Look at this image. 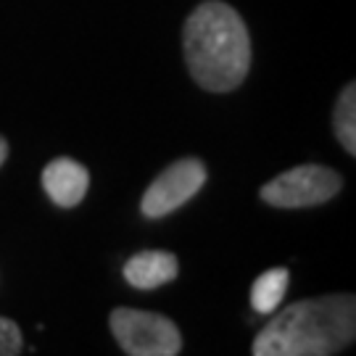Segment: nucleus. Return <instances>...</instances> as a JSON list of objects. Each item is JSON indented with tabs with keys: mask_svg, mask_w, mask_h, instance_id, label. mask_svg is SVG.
<instances>
[{
	"mask_svg": "<svg viewBox=\"0 0 356 356\" xmlns=\"http://www.w3.org/2000/svg\"><path fill=\"white\" fill-rule=\"evenodd\" d=\"M206 182V166L198 159H182L177 164L164 169L151 182V188L143 195L140 211L148 219L172 214L175 209L185 206L191 198L198 195V191Z\"/></svg>",
	"mask_w": 356,
	"mask_h": 356,
	"instance_id": "nucleus-5",
	"label": "nucleus"
},
{
	"mask_svg": "<svg viewBox=\"0 0 356 356\" xmlns=\"http://www.w3.org/2000/svg\"><path fill=\"white\" fill-rule=\"evenodd\" d=\"M185 61L193 79L211 92H229L251 66V40L241 13L227 3H204L191 13L182 32Z\"/></svg>",
	"mask_w": 356,
	"mask_h": 356,
	"instance_id": "nucleus-1",
	"label": "nucleus"
},
{
	"mask_svg": "<svg viewBox=\"0 0 356 356\" xmlns=\"http://www.w3.org/2000/svg\"><path fill=\"white\" fill-rule=\"evenodd\" d=\"M111 332L132 356H175L182 351V335L172 319L119 306L111 312Z\"/></svg>",
	"mask_w": 356,
	"mask_h": 356,
	"instance_id": "nucleus-3",
	"label": "nucleus"
},
{
	"mask_svg": "<svg viewBox=\"0 0 356 356\" xmlns=\"http://www.w3.org/2000/svg\"><path fill=\"white\" fill-rule=\"evenodd\" d=\"M22 351V332L16 322L0 317V356H16Z\"/></svg>",
	"mask_w": 356,
	"mask_h": 356,
	"instance_id": "nucleus-10",
	"label": "nucleus"
},
{
	"mask_svg": "<svg viewBox=\"0 0 356 356\" xmlns=\"http://www.w3.org/2000/svg\"><path fill=\"white\" fill-rule=\"evenodd\" d=\"M285 291H288V269H269V272L256 277L254 288H251V304L259 314H272V312L280 309Z\"/></svg>",
	"mask_w": 356,
	"mask_h": 356,
	"instance_id": "nucleus-8",
	"label": "nucleus"
},
{
	"mask_svg": "<svg viewBox=\"0 0 356 356\" xmlns=\"http://www.w3.org/2000/svg\"><path fill=\"white\" fill-rule=\"evenodd\" d=\"M332 124H335V135L341 145L346 148V153H356V85L351 82L348 88H343L338 106H335V116H332Z\"/></svg>",
	"mask_w": 356,
	"mask_h": 356,
	"instance_id": "nucleus-9",
	"label": "nucleus"
},
{
	"mask_svg": "<svg viewBox=\"0 0 356 356\" xmlns=\"http://www.w3.org/2000/svg\"><path fill=\"white\" fill-rule=\"evenodd\" d=\"M6 156H8V143L0 138V166H3V161H6Z\"/></svg>",
	"mask_w": 356,
	"mask_h": 356,
	"instance_id": "nucleus-11",
	"label": "nucleus"
},
{
	"mask_svg": "<svg viewBox=\"0 0 356 356\" xmlns=\"http://www.w3.org/2000/svg\"><path fill=\"white\" fill-rule=\"evenodd\" d=\"M177 275H179L177 256L166 254V251H143V254H135L124 264V280L132 288H140V291L161 288V285L175 280Z\"/></svg>",
	"mask_w": 356,
	"mask_h": 356,
	"instance_id": "nucleus-7",
	"label": "nucleus"
},
{
	"mask_svg": "<svg viewBox=\"0 0 356 356\" xmlns=\"http://www.w3.org/2000/svg\"><path fill=\"white\" fill-rule=\"evenodd\" d=\"M356 335L354 296L309 298L282 309L256 335V356H330Z\"/></svg>",
	"mask_w": 356,
	"mask_h": 356,
	"instance_id": "nucleus-2",
	"label": "nucleus"
},
{
	"mask_svg": "<svg viewBox=\"0 0 356 356\" xmlns=\"http://www.w3.org/2000/svg\"><path fill=\"white\" fill-rule=\"evenodd\" d=\"M90 185L88 169L74 159H56L42 172V188L51 195L53 204L72 209L79 206Z\"/></svg>",
	"mask_w": 356,
	"mask_h": 356,
	"instance_id": "nucleus-6",
	"label": "nucleus"
},
{
	"mask_svg": "<svg viewBox=\"0 0 356 356\" xmlns=\"http://www.w3.org/2000/svg\"><path fill=\"white\" fill-rule=\"evenodd\" d=\"M343 188V179L335 169L319 164L296 166L269 179L261 188V201L277 209H304V206L327 204Z\"/></svg>",
	"mask_w": 356,
	"mask_h": 356,
	"instance_id": "nucleus-4",
	"label": "nucleus"
}]
</instances>
